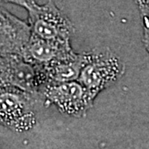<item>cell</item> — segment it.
<instances>
[{
    "label": "cell",
    "instance_id": "7a4b0ae2",
    "mask_svg": "<svg viewBox=\"0 0 149 149\" xmlns=\"http://www.w3.org/2000/svg\"><path fill=\"white\" fill-rule=\"evenodd\" d=\"M0 71L1 87H14L30 94L37 101L44 100L49 82L42 67L27 62L18 55H3Z\"/></svg>",
    "mask_w": 149,
    "mask_h": 149
},
{
    "label": "cell",
    "instance_id": "5b68a950",
    "mask_svg": "<svg viewBox=\"0 0 149 149\" xmlns=\"http://www.w3.org/2000/svg\"><path fill=\"white\" fill-rule=\"evenodd\" d=\"M94 100L79 81L50 84L44 92L48 104H55L61 113L73 117H83L93 106Z\"/></svg>",
    "mask_w": 149,
    "mask_h": 149
},
{
    "label": "cell",
    "instance_id": "8992f818",
    "mask_svg": "<svg viewBox=\"0 0 149 149\" xmlns=\"http://www.w3.org/2000/svg\"><path fill=\"white\" fill-rule=\"evenodd\" d=\"M70 41H50L32 35L22 54V57L31 64L46 67L56 62L70 61L77 57Z\"/></svg>",
    "mask_w": 149,
    "mask_h": 149
},
{
    "label": "cell",
    "instance_id": "ba28073f",
    "mask_svg": "<svg viewBox=\"0 0 149 149\" xmlns=\"http://www.w3.org/2000/svg\"><path fill=\"white\" fill-rule=\"evenodd\" d=\"M86 60L87 52H85L78 54L77 57L73 60L56 62L42 67L47 74L49 85L78 81Z\"/></svg>",
    "mask_w": 149,
    "mask_h": 149
},
{
    "label": "cell",
    "instance_id": "30bf717a",
    "mask_svg": "<svg viewBox=\"0 0 149 149\" xmlns=\"http://www.w3.org/2000/svg\"><path fill=\"white\" fill-rule=\"evenodd\" d=\"M2 2L3 3H14L17 5L23 7L24 8H26L27 11L30 10L32 8L37 4L36 3V0H2Z\"/></svg>",
    "mask_w": 149,
    "mask_h": 149
},
{
    "label": "cell",
    "instance_id": "3957f363",
    "mask_svg": "<svg viewBox=\"0 0 149 149\" xmlns=\"http://www.w3.org/2000/svg\"><path fill=\"white\" fill-rule=\"evenodd\" d=\"M38 102L30 94L14 87H1L0 120L11 130L22 133L36 125L34 104Z\"/></svg>",
    "mask_w": 149,
    "mask_h": 149
},
{
    "label": "cell",
    "instance_id": "9c48e42d",
    "mask_svg": "<svg viewBox=\"0 0 149 149\" xmlns=\"http://www.w3.org/2000/svg\"><path fill=\"white\" fill-rule=\"evenodd\" d=\"M142 14L143 20L149 22V0H135Z\"/></svg>",
    "mask_w": 149,
    "mask_h": 149
},
{
    "label": "cell",
    "instance_id": "52a82bcc",
    "mask_svg": "<svg viewBox=\"0 0 149 149\" xmlns=\"http://www.w3.org/2000/svg\"><path fill=\"white\" fill-rule=\"evenodd\" d=\"M0 52L3 55H18L21 56L32 36L29 23L13 16L1 8L0 14Z\"/></svg>",
    "mask_w": 149,
    "mask_h": 149
},
{
    "label": "cell",
    "instance_id": "6da1fadb",
    "mask_svg": "<svg viewBox=\"0 0 149 149\" xmlns=\"http://www.w3.org/2000/svg\"><path fill=\"white\" fill-rule=\"evenodd\" d=\"M124 73V65L108 48H95L87 52V60L78 81L95 99L113 85Z\"/></svg>",
    "mask_w": 149,
    "mask_h": 149
},
{
    "label": "cell",
    "instance_id": "277c9868",
    "mask_svg": "<svg viewBox=\"0 0 149 149\" xmlns=\"http://www.w3.org/2000/svg\"><path fill=\"white\" fill-rule=\"evenodd\" d=\"M27 12L32 35L50 41L70 40L74 32V25L53 0H49L44 5L36 4Z\"/></svg>",
    "mask_w": 149,
    "mask_h": 149
},
{
    "label": "cell",
    "instance_id": "8fae6325",
    "mask_svg": "<svg viewBox=\"0 0 149 149\" xmlns=\"http://www.w3.org/2000/svg\"><path fill=\"white\" fill-rule=\"evenodd\" d=\"M143 43L145 49L149 54V22L143 20Z\"/></svg>",
    "mask_w": 149,
    "mask_h": 149
}]
</instances>
